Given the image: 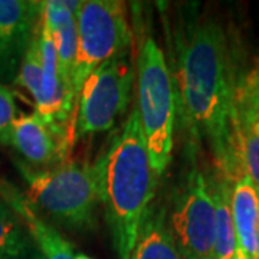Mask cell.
Wrapping results in <instances>:
<instances>
[{"label": "cell", "mask_w": 259, "mask_h": 259, "mask_svg": "<svg viewBox=\"0 0 259 259\" xmlns=\"http://www.w3.org/2000/svg\"><path fill=\"white\" fill-rule=\"evenodd\" d=\"M177 107L190 137L206 141L222 176H245L236 134V76L223 26L214 19L194 25L180 47L173 75Z\"/></svg>", "instance_id": "1"}, {"label": "cell", "mask_w": 259, "mask_h": 259, "mask_svg": "<svg viewBox=\"0 0 259 259\" xmlns=\"http://www.w3.org/2000/svg\"><path fill=\"white\" fill-rule=\"evenodd\" d=\"M95 166L100 177L101 204L114 246L120 259H128L144 213L153 203L158 180L150 161L136 104Z\"/></svg>", "instance_id": "2"}, {"label": "cell", "mask_w": 259, "mask_h": 259, "mask_svg": "<svg viewBox=\"0 0 259 259\" xmlns=\"http://www.w3.org/2000/svg\"><path fill=\"white\" fill-rule=\"evenodd\" d=\"M16 166L28 186L23 196L35 212L74 231L93 228L101 203L95 164L66 160L55 167L33 168L18 160Z\"/></svg>", "instance_id": "3"}, {"label": "cell", "mask_w": 259, "mask_h": 259, "mask_svg": "<svg viewBox=\"0 0 259 259\" xmlns=\"http://www.w3.org/2000/svg\"><path fill=\"white\" fill-rule=\"evenodd\" d=\"M137 110L151 166L161 176L171 161L175 146L176 90L161 48L147 37L136 62Z\"/></svg>", "instance_id": "4"}, {"label": "cell", "mask_w": 259, "mask_h": 259, "mask_svg": "<svg viewBox=\"0 0 259 259\" xmlns=\"http://www.w3.org/2000/svg\"><path fill=\"white\" fill-rule=\"evenodd\" d=\"M78 49L74 87L76 95L83 81L100 65L131 52L133 33L127 6L120 0H82L76 9Z\"/></svg>", "instance_id": "5"}, {"label": "cell", "mask_w": 259, "mask_h": 259, "mask_svg": "<svg viewBox=\"0 0 259 259\" xmlns=\"http://www.w3.org/2000/svg\"><path fill=\"white\" fill-rule=\"evenodd\" d=\"M134 81L136 65L130 52L94 69L78 93L76 139L111 130L128 108Z\"/></svg>", "instance_id": "6"}, {"label": "cell", "mask_w": 259, "mask_h": 259, "mask_svg": "<svg viewBox=\"0 0 259 259\" xmlns=\"http://www.w3.org/2000/svg\"><path fill=\"white\" fill-rule=\"evenodd\" d=\"M170 231L183 259H213L216 218L207 179L193 170L170 213Z\"/></svg>", "instance_id": "7"}, {"label": "cell", "mask_w": 259, "mask_h": 259, "mask_svg": "<svg viewBox=\"0 0 259 259\" xmlns=\"http://www.w3.org/2000/svg\"><path fill=\"white\" fill-rule=\"evenodd\" d=\"M75 139V130L49 124L33 111L18 115L10 136V147L18 151L28 166L49 168L68 160Z\"/></svg>", "instance_id": "8"}, {"label": "cell", "mask_w": 259, "mask_h": 259, "mask_svg": "<svg viewBox=\"0 0 259 259\" xmlns=\"http://www.w3.org/2000/svg\"><path fill=\"white\" fill-rule=\"evenodd\" d=\"M236 134L245 176L259 193V78L256 68L236 85Z\"/></svg>", "instance_id": "9"}, {"label": "cell", "mask_w": 259, "mask_h": 259, "mask_svg": "<svg viewBox=\"0 0 259 259\" xmlns=\"http://www.w3.org/2000/svg\"><path fill=\"white\" fill-rule=\"evenodd\" d=\"M42 12V2L0 0V66L25 54Z\"/></svg>", "instance_id": "10"}, {"label": "cell", "mask_w": 259, "mask_h": 259, "mask_svg": "<svg viewBox=\"0 0 259 259\" xmlns=\"http://www.w3.org/2000/svg\"><path fill=\"white\" fill-rule=\"evenodd\" d=\"M79 2L47 0L44 2L42 13L51 35L54 37L59 71L65 85L76 95L74 87L75 61L78 49L76 33V9ZM78 97V95H76Z\"/></svg>", "instance_id": "11"}, {"label": "cell", "mask_w": 259, "mask_h": 259, "mask_svg": "<svg viewBox=\"0 0 259 259\" xmlns=\"http://www.w3.org/2000/svg\"><path fill=\"white\" fill-rule=\"evenodd\" d=\"M0 199L9 203L13 210L22 218L28 228L35 246L40 252L44 259H75L72 245L58 232L55 226L39 216L28 203L23 193L18 192L9 183L0 185Z\"/></svg>", "instance_id": "12"}, {"label": "cell", "mask_w": 259, "mask_h": 259, "mask_svg": "<svg viewBox=\"0 0 259 259\" xmlns=\"http://www.w3.org/2000/svg\"><path fill=\"white\" fill-rule=\"evenodd\" d=\"M231 204L239 249L246 259H259V193L248 176L235 182Z\"/></svg>", "instance_id": "13"}, {"label": "cell", "mask_w": 259, "mask_h": 259, "mask_svg": "<svg viewBox=\"0 0 259 259\" xmlns=\"http://www.w3.org/2000/svg\"><path fill=\"white\" fill-rule=\"evenodd\" d=\"M128 259H183L170 231L164 207L150 204Z\"/></svg>", "instance_id": "14"}, {"label": "cell", "mask_w": 259, "mask_h": 259, "mask_svg": "<svg viewBox=\"0 0 259 259\" xmlns=\"http://www.w3.org/2000/svg\"><path fill=\"white\" fill-rule=\"evenodd\" d=\"M209 190L212 194L214 204V218H216V236H214V249L213 259H235L238 250V238L233 225L231 204V187L229 182L222 179L210 180Z\"/></svg>", "instance_id": "15"}, {"label": "cell", "mask_w": 259, "mask_h": 259, "mask_svg": "<svg viewBox=\"0 0 259 259\" xmlns=\"http://www.w3.org/2000/svg\"><path fill=\"white\" fill-rule=\"evenodd\" d=\"M35 248L25 222L0 199V259H18Z\"/></svg>", "instance_id": "16"}, {"label": "cell", "mask_w": 259, "mask_h": 259, "mask_svg": "<svg viewBox=\"0 0 259 259\" xmlns=\"http://www.w3.org/2000/svg\"><path fill=\"white\" fill-rule=\"evenodd\" d=\"M42 15V12H40ZM40 18L37 20L35 32L30 37L28 48L20 59L15 85L22 88L30 97V101L36 108L40 101V78H42V62H40Z\"/></svg>", "instance_id": "17"}, {"label": "cell", "mask_w": 259, "mask_h": 259, "mask_svg": "<svg viewBox=\"0 0 259 259\" xmlns=\"http://www.w3.org/2000/svg\"><path fill=\"white\" fill-rule=\"evenodd\" d=\"M18 118L15 93L9 87L0 83V144L10 146V136Z\"/></svg>", "instance_id": "18"}, {"label": "cell", "mask_w": 259, "mask_h": 259, "mask_svg": "<svg viewBox=\"0 0 259 259\" xmlns=\"http://www.w3.org/2000/svg\"><path fill=\"white\" fill-rule=\"evenodd\" d=\"M18 259H44V256L40 255V252H39L36 246H35V248L30 250V252H28L26 255H23V256H20V258Z\"/></svg>", "instance_id": "19"}, {"label": "cell", "mask_w": 259, "mask_h": 259, "mask_svg": "<svg viewBox=\"0 0 259 259\" xmlns=\"http://www.w3.org/2000/svg\"><path fill=\"white\" fill-rule=\"evenodd\" d=\"M235 259H246L245 253H243L239 248H238V250H236V256H235Z\"/></svg>", "instance_id": "20"}, {"label": "cell", "mask_w": 259, "mask_h": 259, "mask_svg": "<svg viewBox=\"0 0 259 259\" xmlns=\"http://www.w3.org/2000/svg\"><path fill=\"white\" fill-rule=\"evenodd\" d=\"M75 259H93V258H90V256H87V255H76Z\"/></svg>", "instance_id": "21"}, {"label": "cell", "mask_w": 259, "mask_h": 259, "mask_svg": "<svg viewBox=\"0 0 259 259\" xmlns=\"http://www.w3.org/2000/svg\"><path fill=\"white\" fill-rule=\"evenodd\" d=\"M256 72H258V78H259V66H258V68H256Z\"/></svg>", "instance_id": "22"}, {"label": "cell", "mask_w": 259, "mask_h": 259, "mask_svg": "<svg viewBox=\"0 0 259 259\" xmlns=\"http://www.w3.org/2000/svg\"><path fill=\"white\" fill-rule=\"evenodd\" d=\"M0 185H2V182H0Z\"/></svg>", "instance_id": "23"}]
</instances>
